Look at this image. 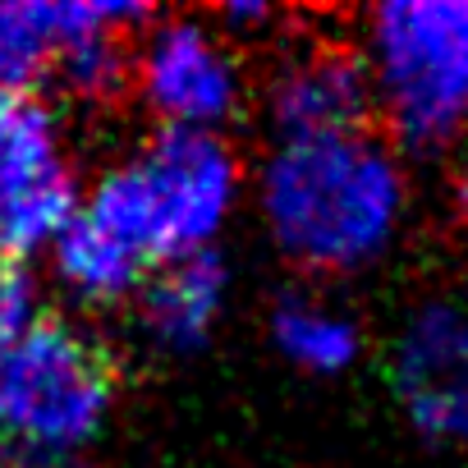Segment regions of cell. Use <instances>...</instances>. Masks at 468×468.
I'll list each match as a JSON object with an SVG mask.
<instances>
[{
  "label": "cell",
  "mask_w": 468,
  "mask_h": 468,
  "mask_svg": "<svg viewBox=\"0 0 468 468\" xmlns=\"http://www.w3.org/2000/svg\"><path fill=\"white\" fill-rule=\"evenodd\" d=\"M239 202V156L220 133L156 129L111 165L51 244L60 285L83 303L138 299L152 271L211 253Z\"/></svg>",
  "instance_id": "1"
},
{
  "label": "cell",
  "mask_w": 468,
  "mask_h": 468,
  "mask_svg": "<svg viewBox=\"0 0 468 468\" xmlns=\"http://www.w3.org/2000/svg\"><path fill=\"white\" fill-rule=\"evenodd\" d=\"M409 179L386 138L340 133L281 143L262 170V220L276 249L313 276L372 267L404 225Z\"/></svg>",
  "instance_id": "2"
},
{
  "label": "cell",
  "mask_w": 468,
  "mask_h": 468,
  "mask_svg": "<svg viewBox=\"0 0 468 468\" xmlns=\"http://www.w3.org/2000/svg\"><path fill=\"white\" fill-rule=\"evenodd\" d=\"M363 60L399 147L441 152L468 133V0L377 5Z\"/></svg>",
  "instance_id": "3"
},
{
  "label": "cell",
  "mask_w": 468,
  "mask_h": 468,
  "mask_svg": "<svg viewBox=\"0 0 468 468\" xmlns=\"http://www.w3.org/2000/svg\"><path fill=\"white\" fill-rule=\"evenodd\" d=\"M115 404V367L97 340L42 317L0 349V441L37 468H60L92 445Z\"/></svg>",
  "instance_id": "4"
},
{
  "label": "cell",
  "mask_w": 468,
  "mask_h": 468,
  "mask_svg": "<svg viewBox=\"0 0 468 468\" xmlns=\"http://www.w3.org/2000/svg\"><path fill=\"white\" fill-rule=\"evenodd\" d=\"M79 202L56 111L37 92H0V262L51 249Z\"/></svg>",
  "instance_id": "5"
},
{
  "label": "cell",
  "mask_w": 468,
  "mask_h": 468,
  "mask_svg": "<svg viewBox=\"0 0 468 468\" xmlns=\"http://www.w3.org/2000/svg\"><path fill=\"white\" fill-rule=\"evenodd\" d=\"M133 88L161 129L216 133L244 111V65L211 19H156L133 47Z\"/></svg>",
  "instance_id": "6"
},
{
  "label": "cell",
  "mask_w": 468,
  "mask_h": 468,
  "mask_svg": "<svg viewBox=\"0 0 468 468\" xmlns=\"http://www.w3.org/2000/svg\"><path fill=\"white\" fill-rule=\"evenodd\" d=\"M390 386L409 427L431 445H468V308L431 299L390 345Z\"/></svg>",
  "instance_id": "7"
},
{
  "label": "cell",
  "mask_w": 468,
  "mask_h": 468,
  "mask_svg": "<svg viewBox=\"0 0 468 468\" xmlns=\"http://www.w3.org/2000/svg\"><path fill=\"white\" fill-rule=\"evenodd\" d=\"M267 111L281 143L363 133L367 115L377 111L367 60L345 42H308L271 74Z\"/></svg>",
  "instance_id": "8"
},
{
  "label": "cell",
  "mask_w": 468,
  "mask_h": 468,
  "mask_svg": "<svg viewBox=\"0 0 468 468\" xmlns=\"http://www.w3.org/2000/svg\"><path fill=\"white\" fill-rule=\"evenodd\" d=\"M225 290H229V267L216 249L152 271L147 285L138 290V317L152 345H161L165 354L202 349L225 308Z\"/></svg>",
  "instance_id": "9"
},
{
  "label": "cell",
  "mask_w": 468,
  "mask_h": 468,
  "mask_svg": "<svg viewBox=\"0 0 468 468\" xmlns=\"http://www.w3.org/2000/svg\"><path fill=\"white\" fill-rule=\"evenodd\" d=\"M271 340L308 377H340L363 358V326L349 313H340L313 294H299V290L276 299Z\"/></svg>",
  "instance_id": "10"
},
{
  "label": "cell",
  "mask_w": 468,
  "mask_h": 468,
  "mask_svg": "<svg viewBox=\"0 0 468 468\" xmlns=\"http://www.w3.org/2000/svg\"><path fill=\"white\" fill-rule=\"evenodd\" d=\"M60 33L56 5L42 0H0V92H33L42 79L56 74Z\"/></svg>",
  "instance_id": "11"
},
{
  "label": "cell",
  "mask_w": 468,
  "mask_h": 468,
  "mask_svg": "<svg viewBox=\"0 0 468 468\" xmlns=\"http://www.w3.org/2000/svg\"><path fill=\"white\" fill-rule=\"evenodd\" d=\"M42 299L37 281L24 262H0V349H10L42 322Z\"/></svg>",
  "instance_id": "12"
}]
</instances>
